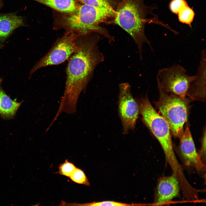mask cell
<instances>
[{"label": "cell", "instance_id": "obj_22", "mask_svg": "<svg viewBox=\"0 0 206 206\" xmlns=\"http://www.w3.org/2000/svg\"><path fill=\"white\" fill-rule=\"evenodd\" d=\"M2 6V3L1 0H0V9Z\"/></svg>", "mask_w": 206, "mask_h": 206}, {"label": "cell", "instance_id": "obj_19", "mask_svg": "<svg viewBox=\"0 0 206 206\" xmlns=\"http://www.w3.org/2000/svg\"><path fill=\"white\" fill-rule=\"evenodd\" d=\"M82 4L98 8L113 9L107 0H77Z\"/></svg>", "mask_w": 206, "mask_h": 206}, {"label": "cell", "instance_id": "obj_18", "mask_svg": "<svg viewBox=\"0 0 206 206\" xmlns=\"http://www.w3.org/2000/svg\"><path fill=\"white\" fill-rule=\"evenodd\" d=\"M142 205L139 204L132 203L131 204L126 203L113 201H102L86 203H78L79 206H137L141 205Z\"/></svg>", "mask_w": 206, "mask_h": 206}, {"label": "cell", "instance_id": "obj_3", "mask_svg": "<svg viewBox=\"0 0 206 206\" xmlns=\"http://www.w3.org/2000/svg\"><path fill=\"white\" fill-rule=\"evenodd\" d=\"M114 13L113 9L98 8L83 4L79 5L74 12L62 15L59 23L66 32H74L79 36L94 33L100 34L107 38L111 43L114 41V37L99 24L114 17Z\"/></svg>", "mask_w": 206, "mask_h": 206}, {"label": "cell", "instance_id": "obj_12", "mask_svg": "<svg viewBox=\"0 0 206 206\" xmlns=\"http://www.w3.org/2000/svg\"><path fill=\"white\" fill-rule=\"evenodd\" d=\"M24 25L22 18L13 14L0 15V42H2L17 28Z\"/></svg>", "mask_w": 206, "mask_h": 206}, {"label": "cell", "instance_id": "obj_16", "mask_svg": "<svg viewBox=\"0 0 206 206\" xmlns=\"http://www.w3.org/2000/svg\"><path fill=\"white\" fill-rule=\"evenodd\" d=\"M69 178L75 183L90 186V183L85 173L79 168H76Z\"/></svg>", "mask_w": 206, "mask_h": 206}, {"label": "cell", "instance_id": "obj_17", "mask_svg": "<svg viewBox=\"0 0 206 206\" xmlns=\"http://www.w3.org/2000/svg\"><path fill=\"white\" fill-rule=\"evenodd\" d=\"M76 168L73 163L66 160L59 165L58 171L56 173L69 178Z\"/></svg>", "mask_w": 206, "mask_h": 206}, {"label": "cell", "instance_id": "obj_1", "mask_svg": "<svg viewBox=\"0 0 206 206\" xmlns=\"http://www.w3.org/2000/svg\"><path fill=\"white\" fill-rule=\"evenodd\" d=\"M90 34L78 36L76 39L78 49L68 60L65 90L57 112L58 115L76 112L80 95L86 90L96 67L104 60L98 45L102 38L100 35Z\"/></svg>", "mask_w": 206, "mask_h": 206}, {"label": "cell", "instance_id": "obj_8", "mask_svg": "<svg viewBox=\"0 0 206 206\" xmlns=\"http://www.w3.org/2000/svg\"><path fill=\"white\" fill-rule=\"evenodd\" d=\"M119 87L118 112L122 125V133L126 134L135 129L140 111L136 99L132 94L130 84L122 83Z\"/></svg>", "mask_w": 206, "mask_h": 206}, {"label": "cell", "instance_id": "obj_7", "mask_svg": "<svg viewBox=\"0 0 206 206\" xmlns=\"http://www.w3.org/2000/svg\"><path fill=\"white\" fill-rule=\"evenodd\" d=\"M79 36L73 32H66L58 39L50 50L34 65L30 73L31 76L39 69L60 64L68 60L78 49L76 39Z\"/></svg>", "mask_w": 206, "mask_h": 206}, {"label": "cell", "instance_id": "obj_15", "mask_svg": "<svg viewBox=\"0 0 206 206\" xmlns=\"http://www.w3.org/2000/svg\"><path fill=\"white\" fill-rule=\"evenodd\" d=\"M177 14L179 21L191 27L195 14L193 9L188 4L181 8Z\"/></svg>", "mask_w": 206, "mask_h": 206}, {"label": "cell", "instance_id": "obj_11", "mask_svg": "<svg viewBox=\"0 0 206 206\" xmlns=\"http://www.w3.org/2000/svg\"><path fill=\"white\" fill-rule=\"evenodd\" d=\"M206 60L205 49L201 52L199 65L195 77L189 86L187 94L195 99L205 98L206 81Z\"/></svg>", "mask_w": 206, "mask_h": 206}, {"label": "cell", "instance_id": "obj_9", "mask_svg": "<svg viewBox=\"0 0 206 206\" xmlns=\"http://www.w3.org/2000/svg\"><path fill=\"white\" fill-rule=\"evenodd\" d=\"M180 140V151L185 165L193 167L199 173L205 172V164L196 150L188 126L187 127Z\"/></svg>", "mask_w": 206, "mask_h": 206}, {"label": "cell", "instance_id": "obj_10", "mask_svg": "<svg viewBox=\"0 0 206 206\" xmlns=\"http://www.w3.org/2000/svg\"><path fill=\"white\" fill-rule=\"evenodd\" d=\"M180 189L179 180L174 173L160 177L156 188L154 199L156 204L160 205L170 201L179 194Z\"/></svg>", "mask_w": 206, "mask_h": 206}, {"label": "cell", "instance_id": "obj_13", "mask_svg": "<svg viewBox=\"0 0 206 206\" xmlns=\"http://www.w3.org/2000/svg\"><path fill=\"white\" fill-rule=\"evenodd\" d=\"M0 80V113L6 118H11L15 114L21 103L12 100L3 91Z\"/></svg>", "mask_w": 206, "mask_h": 206}, {"label": "cell", "instance_id": "obj_4", "mask_svg": "<svg viewBox=\"0 0 206 206\" xmlns=\"http://www.w3.org/2000/svg\"><path fill=\"white\" fill-rule=\"evenodd\" d=\"M136 100L142 120L160 143L167 162L171 167L176 166L178 161L174 151L168 123L153 108L147 95Z\"/></svg>", "mask_w": 206, "mask_h": 206}, {"label": "cell", "instance_id": "obj_21", "mask_svg": "<svg viewBox=\"0 0 206 206\" xmlns=\"http://www.w3.org/2000/svg\"><path fill=\"white\" fill-rule=\"evenodd\" d=\"M198 153L203 162L204 163H205L206 159V129L205 128L202 138L201 148L200 151Z\"/></svg>", "mask_w": 206, "mask_h": 206}, {"label": "cell", "instance_id": "obj_14", "mask_svg": "<svg viewBox=\"0 0 206 206\" xmlns=\"http://www.w3.org/2000/svg\"><path fill=\"white\" fill-rule=\"evenodd\" d=\"M58 11L69 13L74 12L79 5L75 0H33Z\"/></svg>", "mask_w": 206, "mask_h": 206}, {"label": "cell", "instance_id": "obj_6", "mask_svg": "<svg viewBox=\"0 0 206 206\" xmlns=\"http://www.w3.org/2000/svg\"><path fill=\"white\" fill-rule=\"evenodd\" d=\"M195 77V75H189L183 67L175 64L159 70L156 80L158 88L185 98L190 84Z\"/></svg>", "mask_w": 206, "mask_h": 206}, {"label": "cell", "instance_id": "obj_20", "mask_svg": "<svg viewBox=\"0 0 206 206\" xmlns=\"http://www.w3.org/2000/svg\"><path fill=\"white\" fill-rule=\"evenodd\" d=\"M187 4L185 0H172L169 4V8L173 13L177 14L181 8Z\"/></svg>", "mask_w": 206, "mask_h": 206}, {"label": "cell", "instance_id": "obj_5", "mask_svg": "<svg viewBox=\"0 0 206 206\" xmlns=\"http://www.w3.org/2000/svg\"><path fill=\"white\" fill-rule=\"evenodd\" d=\"M158 88L159 98L155 102V105L168 123L173 136L180 139L184 133V126L187 120V101L186 98Z\"/></svg>", "mask_w": 206, "mask_h": 206}, {"label": "cell", "instance_id": "obj_2", "mask_svg": "<svg viewBox=\"0 0 206 206\" xmlns=\"http://www.w3.org/2000/svg\"><path fill=\"white\" fill-rule=\"evenodd\" d=\"M154 7H146L144 0H122L115 10L114 23L119 25L132 37L136 45L140 58L142 59L143 46L144 43L148 45L154 51L150 42L146 36L145 24L147 22L160 25L170 29V28L159 20L155 16L150 19L147 15L152 13Z\"/></svg>", "mask_w": 206, "mask_h": 206}]
</instances>
